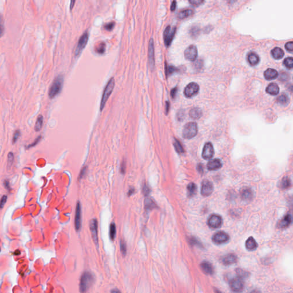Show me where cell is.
<instances>
[{
    "label": "cell",
    "mask_w": 293,
    "mask_h": 293,
    "mask_svg": "<svg viewBox=\"0 0 293 293\" xmlns=\"http://www.w3.org/2000/svg\"><path fill=\"white\" fill-rule=\"evenodd\" d=\"M106 49V44L104 42H100L95 47V52L99 54H103L105 53Z\"/></svg>",
    "instance_id": "f546056e"
},
{
    "label": "cell",
    "mask_w": 293,
    "mask_h": 293,
    "mask_svg": "<svg viewBox=\"0 0 293 293\" xmlns=\"http://www.w3.org/2000/svg\"><path fill=\"white\" fill-rule=\"evenodd\" d=\"M14 162V155L12 152H9L8 156V167L11 168Z\"/></svg>",
    "instance_id": "7bdbcfd3"
},
{
    "label": "cell",
    "mask_w": 293,
    "mask_h": 293,
    "mask_svg": "<svg viewBox=\"0 0 293 293\" xmlns=\"http://www.w3.org/2000/svg\"><path fill=\"white\" fill-rule=\"evenodd\" d=\"M7 201V196L4 195L0 200V208H2Z\"/></svg>",
    "instance_id": "f907efd6"
},
{
    "label": "cell",
    "mask_w": 293,
    "mask_h": 293,
    "mask_svg": "<svg viewBox=\"0 0 293 293\" xmlns=\"http://www.w3.org/2000/svg\"><path fill=\"white\" fill-rule=\"evenodd\" d=\"M229 240V236L227 233L223 231H219L212 237V241L216 244L225 243Z\"/></svg>",
    "instance_id": "8fae6325"
},
{
    "label": "cell",
    "mask_w": 293,
    "mask_h": 293,
    "mask_svg": "<svg viewBox=\"0 0 293 293\" xmlns=\"http://www.w3.org/2000/svg\"><path fill=\"white\" fill-rule=\"evenodd\" d=\"M285 48L288 52L292 53L293 50V41H290V42H288V43H286V45H285Z\"/></svg>",
    "instance_id": "c3c4849f"
},
{
    "label": "cell",
    "mask_w": 293,
    "mask_h": 293,
    "mask_svg": "<svg viewBox=\"0 0 293 293\" xmlns=\"http://www.w3.org/2000/svg\"><path fill=\"white\" fill-rule=\"evenodd\" d=\"M237 257L233 254H228L224 256L221 259V262L224 265H230L235 263L237 262Z\"/></svg>",
    "instance_id": "e0dca14e"
},
{
    "label": "cell",
    "mask_w": 293,
    "mask_h": 293,
    "mask_svg": "<svg viewBox=\"0 0 293 293\" xmlns=\"http://www.w3.org/2000/svg\"><path fill=\"white\" fill-rule=\"evenodd\" d=\"M266 92L271 95H277L279 92V88L275 83H271L266 88Z\"/></svg>",
    "instance_id": "603a6c76"
},
{
    "label": "cell",
    "mask_w": 293,
    "mask_h": 293,
    "mask_svg": "<svg viewBox=\"0 0 293 293\" xmlns=\"http://www.w3.org/2000/svg\"><path fill=\"white\" fill-rule=\"evenodd\" d=\"M176 1H174L171 4V11H174L176 9Z\"/></svg>",
    "instance_id": "9f6ffc18"
},
{
    "label": "cell",
    "mask_w": 293,
    "mask_h": 293,
    "mask_svg": "<svg viewBox=\"0 0 293 293\" xmlns=\"http://www.w3.org/2000/svg\"><path fill=\"white\" fill-rule=\"evenodd\" d=\"M198 133V126L195 122H190L185 125L182 135L186 139H190L196 135Z\"/></svg>",
    "instance_id": "277c9868"
},
{
    "label": "cell",
    "mask_w": 293,
    "mask_h": 293,
    "mask_svg": "<svg viewBox=\"0 0 293 293\" xmlns=\"http://www.w3.org/2000/svg\"><path fill=\"white\" fill-rule=\"evenodd\" d=\"M75 2H76V0H71V3H70V10H71V11H72V9H73V8L75 6Z\"/></svg>",
    "instance_id": "91938a15"
},
{
    "label": "cell",
    "mask_w": 293,
    "mask_h": 293,
    "mask_svg": "<svg viewBox=\"0 0 293 293\" xmlns=\"http://www.w3.org/2000/svg\"><path fill=\"white\" fill-rule=\"evenodd\" d=\"M189 116L192 119H199L202 116V111L199 108H194L190 110Z\"/></svg>",
    "instance_id": "484cf974"
},
{
    "label": "cell",
    "mask_w": 293,
    "mask_h": 293,
    "mask_svg": "<svg viewBox=\"0 0 293 293\" xmlns=\"http://www.w3.org/2000/svg\"><path fill=\"white\" fill-rule=\"evenodd\" d=\"M86 171H87V167H84L83 168H82V171H81L80 174L79 175V179H82L85 176V175L86 174Z\"/></svg>",
    "instance_id": "f5cc1de1"
},
{
    "label": "cell",
    "mask_w": 293,
    "mask_h": 293,
    "mask_svg": "<svg viewBox=\"0 0 293 293\" xmlns=\"http://www.w3.org/2000/svg\"><path fill=\"white\" fill-rule=\"evenodd\" d=\"M198 171L201 172V173H202L203 171V165L202 164H199L198 167Z\"/></svg>",
    "instance_id": "94428289"
},
{
    "label": "cell",
    "mask_w": 293,
    "mask_h": 293,
    "mask_svg": "<svg viewBox=\"0 0 293 293\" xmlns=\"http://www.w3.org/2000/svg\"><path fill=\"white\" fill-rule=\"evenodd\" d=\"M43 116L42 115H39L36 120L35 126H34V130L36 132H38L41 130L43 124Z\"/></svg>",
    "instance_id": "4dcf8cb0"
},
{
    "label": "cell",
    "mask_w": 293,
    "mask_h": 293,
    "mask_svg": "<svg viewBox=\"0 0 293 293\" xmlns=\"http://www.w3.org/2000/svg\"><path fill=\"white\" fill-rule=\"evenodd\" d=\"M272 54L275 59L279 60L282 59L284 56V52L281 48L276 47L272 50Z\"/></svg>",
    "instance_id": "4316f807"
},
{
    "label": "cell",
    "mask_w": 293,
    "mask_h": 293,
    "mask_svg": "<svg viewBox=\"0 0 293 293\" xmlns=\"http://www.w3.org/2000/svg\"><path fill=\"white\" fill-rule=\"evenodd\" d=\"M114 87V78H112L110 79L108 82L107 83L106 87L105 88L104 90L103 96L101 98V103H100V111H101L103 109L105 104L107 103V101L108 100L109 96H111V93L112 92Z\"/></svg>",
    "instance_id": "3957f363"
},
{
    "label": "cell",
    "mask_w": 293,
    "mask_h": 293,
    "mask_svg": "<svg viewBox=\"0 0 293 293\" xmlns=\"http://www.w3.org/2000/svg\"><path fill=\"white\" fill-rule=\"evenodd\" d=\"M89 227L91 231L93 240L95 243L98 245V221L96 219H93L89 223Z\"/></svg>",
    "instance_id": "2e32d148"
},
{
    "label": "cell",
    "mask_w": 293,
    "mask_h": 293,
    "mask_svg": "<svg viewBox=\"0 0 293 293\" xmlns=\"http://www.w3.org/2000/svg\"><path fill=\"white\" fill-rule=\"evenodd\" d=\"M291 185V180L288 177H285L283 178L281 183V187L283 189H287L289 188Z\"/></svg>",
    "instance_id": "836d02e7"
},
{
    "label": "cell",
    "mask_w": 293,
    "mask_h": 293,
    "mask_svg": "<svg viewBox=\"0 0 293 293\" xmlns=\"http://www.w3.org/2000/svg\"><path fill=\"white\" fill-rule=\"evenodd\" d=\"M241 198L245 201H249L252 199V191L249 188H243L240 191Z\"/></svg>",
    "instance_id": "44dd1931"
},
{
    "label": "cell",
    "mask_w": 293,
    "mask_h": 293,
    "mask_svg": "<svg viewBox=\"0 0 293 293\" xmlns=\"http://www.w3.org/2000/svg\"><path fill=\"white\" fill-rule=\"evenodd\" d=\"M120 251L122 254L123 256H125L127 254V245L125 242L122 239L120 240Z\"/></svg>",
    "instance_id": "60d3db41"
},
{
    "label": "cell",
    "mask_w": 293,
    "mask_h": 293,
    "mask_svg": "<svg viewBox=\"0 0 293 293\" xmlns=\"http://www.w3.org/2000/svg\"><path fill=\"white\" fill-rule=\"evenodd\" d=\"M222 166V164L221 163V161L218 159L211 160L209 161L207 164V168L210 171L217 170L221 168Z\"/></svg>",
    "instance_id": "d6986e66"
},
{
    "label": "cell",
    "mask_w": 293,
    "mask_h": 293,
    "mask_svg": "<svg viewBox=\"0 0 293 293\" xmlns=\"http://www.w3.org/2000/svg\"><path fill=\"white\" fill-rule=\"evenodd\" d=\"M236 272H237V275H238V277L242 278V279L247 278V277L249 275V274L248 272H246L244 270H242V269H237V270H236Z\"/></svg>",
    "instance_id": "f35d334b"
},
{
    "label": "cell",
    "mask_w": 293,
    "mask_h": 293,
    "mask_svg": "<svg viewBox=\"0 0 293 293\" xmlns=\"http://www.w3.org/2000/svg\"><path fill=\"white\" fill-rule=\"evenodd\" d=\"M283 64L289 69H292L293 67V59L292 57H288L285 59L283 61Z\"/></svg>",
    "instance_id": "74e56055"
},
{
    "label": "cell",
    "mask_w": 293,
    "mask_h": 293,
    "mask_svg": "<svg viewBox=\"0 0 293 293\" xmlns=\"http://www.w3.org/2000/svg\"><path fill=\"white\" fill-rule=\"evenodd\" d=\"M4 185L6 187V188H7L8 190H9L10 189V185H9V182L8 180H5L4 181Z\"/></svg>",
    "instance_id": "6f0895ef"
},
{
    "label": "cell",
    "mask_w": 293,
    "mask_h": 293,
    "mask_svg": "<svg viewBox=\"0 0 293 293\" xmlns=\"http://www.w3.org/2000/svg\"><path fill=\"white\" fill-rule=\"evenodd\" d=\"M116 225L114 223H112L110 226V230H109V236L111 239L114 240L115 237H116Z\"/></svg>",
    "instance_id": "e575fe53"
},
{
    "label": "cell",
    "mask_w": 293,
    "mask_h": 293,
    "mask_svg": "<svg viewBox=\"0 0 293 293\" xmlns=\"http://www.w3.org/2000/svg\"><path fill=\"white\" fill-rule=\"evenodd\" d=\"M194 13V11L192 9H186L180 11L178 14V17L179 19H185L188 17L191 16Z\"/></svg>",
    "instance_id": "f1b7e54d"
},
{
    "label": "cell",
    "mask_w": 293,
    "mask_h": 293,
    "mask_svg": "<svg viewBox=\"0 0 293 293\" xmlns=\"http://www.w3.org/2000/svg\"><path fill=\"white\" fill-rule=\"evenodd\" d=\"M142 192H143V195L146 196H148L149 195L150 192H151V189H150V187L148 185H146V183H144L143 185Z\"/></svg>",
    "instance_id": "b9f144b4"
},
{
    "label": "cell",
    "mask_w": 293,
    "mask_h": 293,
    "mask_svg": "<svg viewBox=\"0 0 293 293\" xmlns=\"http://www.w3.org/2000/svg\"><path fill=\"white\" fill-rule=\"evenodd\" d=\"M75 226L76 230L77 231H79L82 227V206L79 201H78L76 204Z\"/></svg>",
    "instance_id": "4fadbf2b"
},
{
    "label": "cell",
    "mask_w": 293,
    "mask_h": 293,
    "mask_svg": "<svg viewBox=\"0 0 293 293\" xmlns=\"http://www.w3.org/2000/svg\"><path fill=\"white\" fill-rule=\"evenodd\" d=\"M196 185L194 183H191L187 185V191H188V195L192 196L195 194L196 192Z\"/></svg>",
    "instance_id": "d6a6232c"
},
{
    "label": "cell",
    "mask_w": 293,
    "mask_h": 293,
    "mask_svg": "<svg viewBox=\"0 0 293 293\" xmlns=\"http://www.w3.org/2000/svg\"><path fill=\"white\" fill-rule=\"evenodd\" d=\"M94 282V277L90 272H84L82 274L80 282V291L82 293L87 291Z\"/></svg>",
    "instance_id": "6da1fadb"
},
{
    "label": "cell",
    "mask_w": 293,
    "mask_h": 293,
    "mask_svg": "<svg viewBox=\"0 0 293 293\" xmlns=\"http://www.w3.org/2000/svg\"><path fill=\"white\" fill-rule=\"evenodd\" d=\"M174 146L175 148L176 151L178 153H182L184 152V150H183V146H182L181 143H180V141H178L177 139H175V140H174Z\"/></svg>",
    "instance_id": "d590c367"
},
{
    "label": "cell",
    "mask_w": 293,
    "mask_h": 293,
    "mask_svg": "<svg viewBox=\"0 0 293 293\" xmlns=\"http://www.w3.org/2000/svg\"><path fill=\"white\" fill-rule=\"evenodd\" d=\"M185 58L188 61H193L198 56V50L195 45H191L185 50Z\"/></svg>",
    "instance_id": "7c38bea8"
},
{
    "label": "cell",
    "mask_w": 293,
    "mask_h": 293,
    "mask_svg": "<svg viewBox=\"0 0 293 293\" xmlns=\"http://www.w3.org/2000/svg\"><path fill=\"white\" fill-rule=\"evenodd\" d=\"M177 71V69L173 66L166 65V74L167 76H169Z\"/></svg>",
    "instance_id": "ab89813d"
},
{
    "label": "cell",
    "mask_w": 293,
    "mask_h": 293,
    "mask_svg": "<svg viewBox=\"0 0 293 293\" xmlns=\"http://www.w3.org/2000/svg\"><path fill=\"white\" fill-rule=\"evenodd\" d=\"M246 247L247 250L249 251H253L255 250L257 247L258 244L255 241V239H254L253 237H249L246 242Z\"/></svg>",
    "instance_id": "cb8c5ba5"
},
{
    "label": "cell",
    "mask_w": 293,
    "mask_h": 293,
    "mask_svg": "<svg viewBox=\"0 0 293 293\" xmlns=\"http://www.w3.org/2000/svg\"><path fill=\"white\" fill-rule=\"evenodd\" d=\"M214 150L212 144L211 143H207L203 150L202 157L206 160H209L214 156Z\"/></svg>",
    "instance_id": "9a60e30c"
},
{
    "label": "cell",
    "mask_w": 293,
    "mask_h": 293,
    "mask_svg": "<svg viewBox=\"0 0 293 293\" xmlns=\"http://www.w3.org/2000/svg\"><path fill=\"white\" fill-rule=\"evenodd\" d=\"M157 207L155 202L150 198H146L144 200V208L146 211H151Z\"/></svg>",
    "instance_id": "83f0119b"
},
{
    "label": "cell",
    "mask_w": 293,
    "mask_h": 293,
    "mask_svg": "<svg viewBox=\"0 0 293 293\" xmlns=\"http://www.w3.org/2000/svg\"><path fill=\"white\" fill-rule=\"evenodd\" d=\"M20 135H21V132H20V130H16L15 131V132L14 133V135H13V139H12V143H13V144H14V143H16V141L18 139V138L20 137Z\"/></svg>",
    "instance_id": "f6af8a7d"
},
{
    "label": "cell",
    "mask_w": 293,
    "mask_h": 293,
    "mask_svg": "<svg viewBox=\"0 0 293 293\" xmlns=\"http://www.w3.org/2000/svg\"><path fill=\"white\" fill-rule=\"evenodd\" d=\"M135 189L133 187H131L130 188V190L128 192V196H130L132 195L135 193Z\"/></svg>",
    "instance_id": "11a10c76"
},
{
    "label": "cell",
    "mask_w": 293,
    "mask_h": 293,
    "mask_svg": "<svg viewBox=\"0 0 293 293\" xmlns=\"http://www.w3.org/2000/svg\"><path fill=\"white\" fill-rule=\"evenodd\" d=\"M277 101L283 105H287L289 102V99L288 96L285 94H282L277 98Z\"/></svg>",
    "instance_id": "1f68e13d"
},
{
    "label": "cell",
    "mask_w": 293,
    "mask_h": 293,
    "mask_svg": "<svg viewBox=\"0 0 293 293\" xmlns=\"http://www.w3.org/2000/svg\"><path fill=\"white\" fill-rule=\"evenodd\" d=\"M292 223V217L290 214L286 215L281 221L279 224V227L281 228H286L288 227Z\"/></svg>",
    "instance_id": "ffe728a7"
},
{
    "label": "cell",
    "mask_w": 293,
    "mask_h": 293,
    "mask_svg": "<svg viewBox=\"0 0 293 293\" xmlns=\"http://www.w3.org/2000/svg\"><path fill=\"white\" fill-rule=\"evenodd\" d=\"M177 91H178V89H177V88L176 87V88H173L171 90V97L173 98H175Z\"/></svg>",
    "instance_id": "db71d44e"
},
{
    "label": "cell",
    "mask_w": 293,
    "mask_h": 293,
    "mask_svg": "<svg viewBox=\"0 0 293 293\" xmlns=\"http://www.w3.org/2000/svg\"><path fill=\"white\" fill-rule=\"evenodd\" d=\"M114 26H115V22H109V23L106 24L105 25H104V28L108 31H111L114 29Z\"/></svg>",
    "instance_id": "ee69618b"
},
{
    "label": "cell",
    "mask_w": 293,
    "mask_h": 293,
    "mask_svg": "<svg viewBox=\"0 0 293 293\" xmlns=\"http://www.w3.org/2000/svg\"><path fill=\"white\" fill-rule=\"evenodd\" d=\"M89 38V35L88 32L84 33L82 34L80 38H79V42L77 43V45L76 47V50H75V55L76 56H79L82 52L83 49L85 48L86 45H87L88 41Z\"/></svg>",
    "instance_id": "8992f818"
},
{
    "label": "cell",
    "mask_w": 293,
    "mask_h": 293,
    "mask_svg": "<svg viewBox=\"0 0 293 293\" xmlns=\"http://www.w3.org/2000/svg\"><path fill=\"white\" fill-rule=\"evenodd\" d=\"M148 63L151 70L153 71L155 66V60L154 41L152 38L150 40L148 44Z\"/></svg>",
    "instance_id": "5b68a950"
},
{
    "label": "cell",
    "mask_w": 293,
    "mask_h": 293,
    "mask_svg": "<svg viewBox=\"0 0 293 293\" xmlns=\"http://www.w3.org/2000/svg\"><path fill=\"white\" fill-rule=\"evenodd\" d=\"M5 33V24L4 18L0 13V38H1Z\"/></svg>",
    "instance_id": "8d00e7d4"
},
{
    "label": "cell",
    "mask_w": 293,
    "mask_h": 293,
    "mask_svg": "<svg viewBox=\"0 0 293 293\" xmlns=\"http://www.w3.org/2000/svg\"><path fill=\"white\" fill-rule=\"evenodd\" d=\"M125 169H126V162L125 160H123V162L121 163L120 172L122 174H125Z\"/></svg>",
    "instance_id": "816d5d0a"
},
{
    "label": "cell",
    "mask_w": 293,
    "mask_h": 293,
    "mask_svg": "<svg viewBox=\"0 0 293 293\" xmlns=\"http://www.w3.org/2000/svg\"><path fill=\"white\" fill-rule=\"evenodd\" d=\"M201 270L206 274L212 275L214 272V267L210 262H203L201 264Z\"/></svg>",
    "instance_id": "ac0fdd59"
},
{
    "label": "cell",
    "mask_w": 293,
    "mask_h": 293,
    "mask_svg": "<svg viewBox=\"0 0 293 293\" xmlns=\"http://www.w3.org/2000/svg\"><path fill=\"white\" fill-rule=\"evenodd\" d=\"M247 60L250 64L252 66L257 65L259 62V57L258 55L254 52H251L248 54Z\"/></svg>",
    "instance_id": "d4e9b609"
},
{
    "label": "cell",
    "mask_w": 293,
    "mask_h": 293,
    "mask_svg": "<svg viewBox=\"0 0 293 293\" xmlns=\"http://www.w3.org/2000/svg\"><path fill=\"white\" fill-rule=\"evenodd\" d=\"M199 90V87L195 82H191L185 88V95L187 98H191L196 95Z\"/></svg>",
    "instance_id": "ba28073f"
},
{
    "label": "cell",
    "mask_w": 293,
    "mask_h": 293,
    "mask_svg": "<svg viewBox=\"0 0 293 293\" xmlns=\"http://www.w3.org/2000/svg\"><path fill=\"white\" fill-rule=\"evenodd\" d=\"M0 251H1V249H0Z\"/></svg>",
    "instance_id": "be15d7a7"
},
{
    "label": "cell",
    "mask_w": 293,
    "mask_h": 293,
    "mask_svg": "<svg viewBox=\"0 0 293 293\" xmlns=\"http://www.w3.org/2000/svg\"><path fill=\"white\" fill-rule=\"evenodd\" d=\"M214 190V186L208 180H204L202 182L201 187V194L204 196L210 195Z\"/></svg>",
    "instance_id": "9c48e42d"
},
{
    "label": "cell",
    "mask_w": 293,
    "mask_h": 293,
    "mask_svg": "<svg viewBox=\"0 0 293 293\" xmlns=\"http://www.w3.org/2000/svg\"><path fill=\"white\" fill-rule=\"evenodd\" d=\"M111 292H120V291H118V290H112V291H111Z\"/></svg>",
    "instance_id": "6125c7cd"
},
{
    "label": "cell",
    "mask_w": 293,
    "mask_h": 293,
    "mask_svg": "<svg viewBox=\"0 0 293 293\" xmlns=\"http://www.w3.org/2000/svg\"><path fill=\"white\" fill-rule=\"evenodd\" d=\"M175 32H176V28L175 27H174L172 30H171L170 26H168L165 29L164 34H163V37H164V43H165L166 47H168L171 45V43L173 39H174Z\"/></svg>",
    "instance_id": "52a82bcc"
},
{
    "label": "cell",
    "mask_w": 293,
    "mask_h": 293,
    "mask_svg": "<svg viewBox=\"0 0 293 293\" xmlns=\"http://www.w3.org/2000/svg\"><path fill=\"white\" fill-rule=\"evenodd\" d=\"M231 289L234 292L242 291L244 288V283L242 278L238 277L232 279L230 282Z\"/></svg>",
    "instance_id": "30bf717a"
},
{
    "label": "cell",
    "mask_w": 293,
    "mask_h": 293,
    "mask_svg": "<svg viewBox=\"0 0 293 293\" xmlns=\"http://www.w3.org/2000/svg\"><path fill=\"white\" fill-rule=\"evenodd\" d=\"M169 107H170V104H169V103L168 101H167L166 103V114H168V111H169Z\"/></svg>",
    "instance_id": "680465c9"
},
{
    "label": "cell",
    "mask_w": 293,
    "mask_h": 293,
    "mask_svg": "<svg viewBox=\"0 0 293 293\" xmlns=\"http://www.w3.org/2000/svg\"><path fill=\"white\" fill-rule=\"evenodd\" d=\"M63 77L61 75L57 76L54 79L49 88L48 95L50 98H53L56 97L61 92L63 87Z\"/></svg>",
    "instance_id": "7a4b0ae2"
},
{
    "label": "cell",
    "mask_w": 293,
    "mask_h": 293,
    "mask_svg": "<svg viewBox=\"0 0 293 293\" xmlns=\"http://www.w3.org/2000/svg\"><path fill=\"white\" fill-rule=\"evenodd\" d=\"M264 76H265V78L267 80H273L276 79L278 76V73L276 70L274 69L269 68L265 72Z\"/></svg>",
    "instance_id": "7402d4cb"
},
{
    "label": "cell",
    "mask_w": 293,
    "mask_h": 293,
    "mask_svg": "<svg viewBox=\"0 0 293 293\" xmlns=\"http://www.w3.org/2000/svg\"><path fill=\"white\" fill-rule=\"evenodd\" d=\"M222 218L217 215H212L208 220V225L211 228H217L222 224Z\"/></svg>",
    "instance_id": "5bb4252c"
},
{
    "label": "cell",
    "mask_w": 293,
    "mask_h": 293,
    "mask_svg": "<svg viewBox=\"0 0 293 293\" xmlns=\"http://www.w3.org/2000/svg\"><path fill=\"white\" fill-rule=\"evenodd\" d=\"M41 138H42V137H41V136H38V137H37V138H36V139H35V140L33 141V143H31V144H29V145L27 146V149H29V148H32V147L36 146V145H37V144H38V143H39V142L40 141V140H41Z\"/></svg>",
    "instance_id": "bcb514c9"
},
{
    "label": "cell",
    "mask_w": 293,
    "mask_h": 293,
    "mask_svg": "<svg viewBox=\"0 0 293 293\" xmlns=\"http://www.w3.org/2000/svg\"><path fill=\"white\" fill-rule=\"evenodd\" d=\"M199 33V29L198 27H193L191 30V33L192 36H196Z\"/></svg>",
    "instance_id": "681fc988"
},
{
    "label": "cell",
    "mask_w": 293,
    "mask_h": 293,
    "mask_svg": "<svg viewBox=\"0 0 293 293\" xmlns=\"http://www.w3.org/2000/svg\"><path fill=\"white\" fill-rule=\"evenodd\" d=\"M204 0H189V2L191 4L195 6L201 5V4L203 2Z\"/></svg>",
    "instance_id": "7dc6e473"
}]
</instances>
